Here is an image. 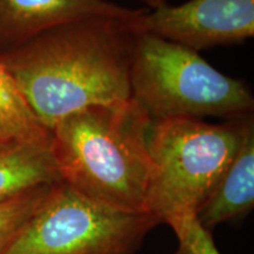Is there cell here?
I'll list each match as a JSON object with an SVG mask.
<instances>
[{"label":"cell","mask_w":254,"mask_h":254,"mask_svg":"<svg viewBox=\"0 0 254 254\" xmlns=\"http://www.w3.org/2000/svg\"><path fill=\"white\" fill-rule=\"evenodd\" d=\"M50 136L0 63V142L38 141Z\"/></svg>","instance_id":"obj_10"},{"label":"cell","mask_w":254,"mask_h":254,"mask_svg":"<svg viewBox=\"0 0 254 254\" xmlns=\"http://www.w3.org/2000/svg\"><path fill=\"white\" fill-rule=\"evenodd\" d=\"M144 9L107 0H0V56L66 21L93 15L129 18Z\"/></svg>","instance_id":"obj_7"},{"label":"cell","mask_w":254,"mask_h":254,"mask_svg":"<svg viewBox=\"0 0 254 254\" xmlns=\"http://www.w3.org/2000/svg\"><path fill=\"white\" fill-rule=\"evenodd\" d=\"M178 240L174 254H221L212 237V232L200 224L195 215H182L168 220Z\"/></svg>","instance_id":"obj_12"},{"label":"cell","mask_w":254,"mask_h":254,"mask_svg":"<svg viewBox=\"0 0 254 254\" xmlns=\"http://www.w3.org/2000/svg\"><path fill=\"white\" fill-rule=\"evenodd\" d=\"M140 1L144 2V4L147 5L148 7H151L153 9L160 7V6L166 4V0H140Z\"/></svg>","instance_id":"obj_13"},{"label":"cell","mask_w":254,"mask_h":254,"mask_svg":"<svg viewBox=\"0 0 254 254\" xmlns=\"http://www.w3.org/2000/svg\"><path fill=\"white\" fill-rule=\"evenodd\" d=\"M251 116L224 124L198 118L152 120L146 211L159 222L195 215L236 154Z\"/></svg>","instance_id":"obj_3"},{"label":"cell","mask_w":254,"mask_h":254,"mask_svg":"<svg viewBox=\"0 0 254 254\" xmlns=\"http://www.w3.org/2000/svg\"><path fill=\"white\" fill-rule=\"evenodd\" d=\"M0 144H4V142H0Z\"/></svg>","instance_id":"obj_14"},{"label":"cell","mask_w":254,"mask_h":254,"mask_svg":"<svg viewBox=\"0 0 254 254\" xmlns=\"http://www.w3.org/2000/svg\"><path fill=\"white\" fill-rule=\"evenodd\" d=\"M139 32L154 34L195 52L243 43L254 36V0H190L135 19Z\"/></svg>","instance_id":"obj_6"},{"label":"cell","mask_w":254,"mask_h":254,"mask_svg":"<svg viewBox=\"0 0 254 254\" xmlns=\"http://www.w3.org/2000/svg\"><path fill=\"white\" fill-rule=\"evenodd\" d=\"M145 11L66 21L0 56L41 125L51 132L68 114L131 99L134 23Z\"/></svg>","instance_id":"obj_1"},{"label":"cell","mask_w":254,"mask_h":254,"mask_svg":"<svg viewBox=\"0 0 254 254\" xmlns=\"http://www.w3.org/2000/svg\"><path fill=\"white\" fill-rule=\"evenodd\" d=\"M159 224L148 212L109 207L60 180L2 254H134Z\"/></svg>","instance_id":"obj_5"},{"label":"cell","mask_w":254,"mask_h":254,"mask_svg":"<svg viewBox=\"0 0 254 254\" xmlns=\"http://www.w3.org/2000/svg\"><path fill=\"white\" fill-rule=\"evenodd\" d=\"M60 180L51 136L38 141L0 144V204Z\"/></svg>","instance_id":"obj_9"},{"label":"cell","mask_w":254,"mask_h":254,"mask_svg":"<svg viewBox=\"0 0 254 254\" xmlns=\"http://www.w3.org/2000/svg\"><path fill=\"white\" fill-rule=\"evenodd\" d=\"M151 124V117L133 98L66 116L51 129L62 180L99 204L147 212Z\"/></svg>","instance_id":"obj_2"},{"label":"cell","mask_w":254,"mask_h":254,"mask_svg":"<svg viewBox=\"0 0 254 254\" xmlns=\"http://www.w3.org/2000/svg\"><path fill=\"white\" fill-rule=\"evenodd\" d=\"M132 98L152 120L252 114L254 98L244 81L227 77L199 52L138 32L131 65Z\"/></svg>","instance_id":"obj_4"},{"label":"cell","mask_w":254,"mask_h":254,"mask_svg":"<svg viewBox=\"0 0 254 254\" xmlns=\"http://www.w3.org/2000/svg\"><path fill=\"white\" fill-rule=\"evenodd\" d=\"M254 206V120L247 119L240 145L195 217L212 232L224 222L246 217Z\"/></svg>","instance_id":"obj_8"},{"label":"cell","mask_w":254,"mask_h":254,"mask_svg":"<svg viewBox=\"0 0 254 254\" xmlns=\"http://www.w3.org/2000/svg\"><path fill=\"white\" fill-rule=\"evenodd\" d=\"M55 184L38 186L0 204V254L40 207Z\"/></svg>","instance_id":"obj_11"}]
</instances>
